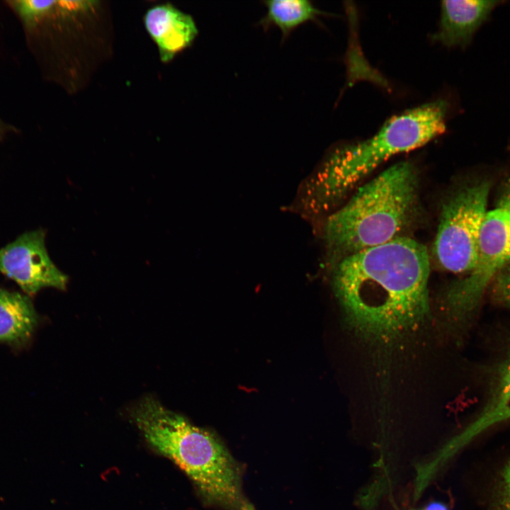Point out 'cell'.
<instances>
[{
	"instance_id": "17",
	"label": "cell",
	"mask_w": 510,
	"mask_h": 510,
	"mask_svg": "<svg viewBox=\"0 0 510 510\" xmlns=\"http://www.w3.org/2000/svg\"><path fill=\"white\" fill-rule=\"evenodd\" d=\"M6 125L2 123V121L0 120V139L3 137L4 134L6 132Z\"/></svg>"
},
{
	"instance_id": "13",
	"label": "cell",
	"mask_w": 510,
	"mask_h": 510,
	"mask_svg": "<svg viewBox=\"0 0 510 510\" xmlns=\"http://www.w3.org/2000/svg\"><path fill=\"white\" fill-rule=\"evenodd\" d=\"M57 2L56 1L19 0L10 3L24 24L28 27H33L54 11Z\"/></svg>"
},
{
	"instance_id": "2",
	"label": "cell",
	"mask_w": 510,
	"mask_h": 510,
	"mask_svg": "<svg viewBox=\"0 0 510 510\" xmlns=\"http://www.w3.org/2000/svg\"><path fill=\"white\" fill-rule=\"evenodd\" d=\"M448 111L443 98L426 103L388 119L371 137L334 149L300 183L288 210L312 224L319 223L390 157L443 134Z\"/></svg>"
},
{
	"instance_id": "19",
	"label": "cell",
	"mask_w": 510,
	"mask_h": 510,
	"mask_svg": "<svg viewBox=\"0 0 510 510\" xmlns=\"http://www.w3.org/2000/svg\"><path fill=\"white\" fill-rule=\"evenodd\" d=\"M499 206H502V205H499ZM502 207L506 208L510 210V206H502Z\"/></svg>"
},
{
	"instance_id": "3",
	"label": "cell",
	"mask_w": 510,
	"mask_h": 510,
	"mask_svg": "<svg viewBox=\"0 0 510 510\" xmlns=\"http://www.w3.org/2000/svg\"><path fill=\"white\" fill-rule=\"evenodd\" d=\"M418 205L414 164L400 162L382 171L319 223L327 264L402 237Z\"/></svg>"
},
{
	"instance_id": "4",
	"label": "cell",
	"mask_w": 510,
	"mask_h": 510,
	"mask_svg": "<svg viewBox=\"0 0 510 510\" xmlns=\"http://www.w3.org/2000/svg\"><path fill=\"white\" fill-rule=\"evenodd\" d=\"M131 417L154 450L172 460L210 505L226 510H254L243 494L240 468L213 434L146 397Z\"/></svg>"
},
{
	"instance_id": "16",
	"label": "cell",
	"mask_w": 510,
	"mask_h": 510,
	"mask_svg": "<svg viewBox=\"0 0 510 510\" xmlns=\"http://www.w3.org/2000/svg\"><path fill=\"white\" fill-rule=\"evenodd\" d=\"M423 510H448V509L442 502H432L428 504Z\"/></svg>"
},
{
	"instance_id": "1",
	"label": "cell",
	"mask_w": 510,
	"mask_h": 510,
	"mask_svg": "<svg viewBox=\"0 0 510 510\" xmlns=\"http://www.w3.org/2000/svg\"><path fill=\"white\" fill-rule=\"evenodd\" d=\"M346 317L368 337L388 339L413 329L429 310L426 248L400 237L346 256L332 267Z\"/></svg>"
},
{
	"instance_id": "15",
	"label": "cell",
	"mask_w": 510,
	"mask_h": 510,
	"mask_svg": "<svg viewBox=\"0 0 510 510\" xmlns=\"http://www.w3.org/2000/svg\"><path fill=\"white\" fill-rule=\"evenodd\" d=\"M495 510H510V461L502 475Z\"/></svg>"
},
{
	"instance_id": "7",
	"label": "cell",
	"mask_w": 510,
	"mask_h": 510,
	"mask_svg": "<svg viewBox=\"0 0 510 510\" xmlns=\"http://www.w3.org/2000/svg\"><path fill=\"white\" fill-rule=\"evenodd\" d=\"M0 273L28 296L47 287L64 290L68 281L50 258L42 229L26 232L0 249Z\"/></svg>"
},
{
	"instance_id": "10",
	"label": "cell",
	"mask_w": 510,
	"mask_h": 510,
	"mask_svg": "<svg viewBox=\"0 0 510 510\" xmlns=\"http://www.w3.org/2000/svg\"><path fill=\"white\" fill-rule=\"evenodd\" d=\"M38 323L29 296L0 287V344L15 350L27 347Z\"/></svg>"
},
{
	"instance_id": "20",
	"label": "cell",
	"mask_w": 510,
	"mask_h": 510,
	"mask_svg": "<svg viewBox=\"0 0 510 510\" xmlns=\"http://www.w3.org/2000/svg\"><path fill=\"white\" fill-rule=\"evenodd\" d=\"M423 510V509H422Z\"/></svg>"
},
{
	"instance_id": "18",
	"label": "cell",
	"mask_w": 510,
	"mask_h": 510,
	"mask_svg": "<svg viewBox=\"0 0 510 510\" xmlns=\"http://www.w3.org/2000/svg\"><path fill=\"white\" fill-rule=\"evenodd\" d=\"M500 205H502V206H510V196H509L508 198H506V199H504V200L502 202V203L500 204Z\"/></svg>"
},
{
	"instance_id": "5",
	"label": "cell",
	"mask_w": 510,
	"mask_h": 510,
	"mask_svg": "<svg viewBox=\"0 0 510 510\" xmlns=\"http://www.w3.org/2000/svg\"><path fill=\"white\" fill-rule=\"evenodd\" d=\"M488 182L462 188L443 206L434 251L440 266L455 273L474 266L482 226L487 212Z\"/></svg>"
},
{
	"instance_id": "6",
	"label": "cell",
	"mask_w": 510,
	"mask_h": 510,
	"mask_svg": "<svg viewBox=\"0 0 510 510\" xmlns=\"http://www.w3.org/2000/svg\"><path fill=\"white\" fill-rule=\"evenodd\" d=\"M509 263L510 210L499 206L486 214L473 268L448 293L451 310L461 316L470 312L488 285Z\"/></svg>"
},
{
	"instance_id": "8",
	"label": "cell",
	"mask_w": 510,
	"mask_h": 510,
	"mask_svg": "<svg viewBox=\"0 0 510 510\" xmlns=\"http://www.w3.org/2000/svg\"><path fill=\"white\" fill-rule=\"evenodd\" d=\"M144 25L157 45L159 57L169 62L190 47L198 35L193 18L171 4L154 6L144 16Z\"/></svg>"
},
{
	"instance_id": "11",
	"label": "cell",
	"mask_w": 510,
	"mask_h": 510,
	"mask_svg": "<svg viewBox=\"0 0 510 510\" xmlns=\"http://www.w3.org/2000/svg\"><path fill=\"white\" fill-rule=\"evenodd\" d=\"M510 419V348L487 404L476 419L449 445V451L465 446L489 428Z\"/></svg>"
},
{
	"instance_id": "9",
	"label": "cell",
	"mask_w": 510,
	"mask_h": 510,
	"mask_svg": "<svg viewBox=\"0 0 510 510\" xmlns=\"http://www.w3.org/2000/svg\"><path fill=\"white\" fill-rule=\"evenodd\" d=\"M498 1H443L433 40L448 47L465 46L487 20Z\"/></svg>"
},
{
	"instance_id": "14",
	"label": "cell",
	"mask_w": 510,
	"mask_h": 510,
	"mask_svg": "<svg viewBox=\"0 0 510 510\" xmlns=\"http://www.w3.org/2000/svg\"><path fill=\"white\" fill-rule=\"evenodd\" d=\"M494 294L497 300L510 308V263L495 277Z\"/></svg>"
},
{
	"instance_id": "12",
	"label": "cell",
	"mask_w": 510,
	"mask_h": 510,
	"mask_svg": "<svg viewBox=\"0 0 510 510\" xmlns=\"http://www.w3.org/2000/svg\"><path fill=\"white\" fill-rule=\"evenodd\" d=\"M266 15L260 26L267 30L271 26L278 28L285 40L290 33L301 25L314 21L322 12L307 0H270L263 1Z\"/></svg>"
}]
</instances>
